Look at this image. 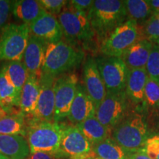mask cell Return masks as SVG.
Wrapping results in <instances>:
<instances>
[{"mask_svg": "<svg viewBox=\"0 0 159 159\" xmlns=\"http://www.w3.org/2000/svg\"><path fill=\"white\" fill-rule=\"evenodd\" d=\"M88 16L94 34L101 38L102 41L128 20L125 1L119 0L94 1Z\"/></svg>", "mask_w": 159, "mask_h": 159, "instance_id": "cell-1", "label": "cell"}, {"mask_svg": "<svg viewBox=\"0 0 159 159\" xmlns=\"http://www.w3.org/2000/svg\"><path fill=\"white\" fill-rule=\"evenodd\" d=\"M28 130L26 136L30 153L46 152L58 156L63 123L27 119Z\"/></svg>", "mask_w": 159, "mask_h": 159, "instance_id": "cell-2", "label": "cell"}, {"mask_svg": "<svg viewBox=\"0 0 159 159\" xmlns=\"http://www.w3.org/2000/svg\"><path fill=\"white\" fill-rule=\"evenodd\" d=\"M84 54L73 45L61 41L48 43L46 49L42 73L57 77L79 66Z\"/></svg>", "mask_w": 159, "mask_h": 159, "instance_id": "cell-3", "label": "cell"}, {"mask_svg": "<svg viewBox=\"0 0 159 159\" xmlns=\"http://www.w3.org/2000/svg\"><path fill=\"white\" fill-rule=\"evenodd\" d=\"M148 136V123L139 113L125 116L112 131V139L130 154L143 148Z\"/></svg>", "mask_w": 159, "mask_h": 159, "instance_id": "cell-4", "label": "cell"}, {"mask_svg": "<svg viewBox=\"0 0 159 159\" xmlns=\"http://www.w3.org/2000/svg\"><path fill=\"white\" fill-rule=\"evenodd\" d=\"M63 36L69 43H89L94 36L88 13L75 9L68 2L63 11L57 15Z\"/></svg>", "mask_w": 159, "mask_h": 159, "instance_id": "cell-5", "label": "cell"}, {"mask_svg": "<svg viewBox=\"0 0 159 159\" xmlns=\"http://www.w3.org/2000/svg\"><path fill=\"white\" fill-rule=\"evenodd\" d=\"M30 35L28 25H5L0 35V61H21Z\"/></svg>", "mask_w": 159, "mask_h": 159, "instance_id": "cell-6", "label": "cell"}, {"mask_svg": "<svg viewBox=\"0 0 159 159\" xmlns=\"http://www.w3.org/2000/svg\"><path fill=\"white\" fill-rule=\"evenodd\" d=\"M140 33L136 21L127 20L102 41L101 52L105 56L122 57L131 46L141 39Z\"/></svg>", "mask_w": 159, "mask_h": 159, "instance_id": "cell-7", "label": "cell"}, {"mask_svg": "<svg viewBox=\"0 0 159 159\" xmlns=\"http://www.w3.org/2000/svg\"><path fill=\"white\" fill-rule=\"evenodd\" d=\"M96 62L107 91H125L129 69L122 57L102 55L97 57Z\"/></svg>", "mask_w": 159, "mask_h": 159, "instance_id": "cell-8", "label": "cell"}, {"mask_svg": "<svg viewBox=\"0 0 159 159\" xmlns=\"http://www.w3.org/2000/svg\"><path fill=\"white\" fill-rule=\"evenodd\" d=\"M128 98L125 91L112 93L107 91L105 98L96 109L95 116L105 127L114 129L128 116Z\"/></svg>", "mask_w": 159, "mask_h": 159, "instance_id": "cell-9", "label": "cell"}, {"mask_svg": "<svg viewBox=\"0 0 159 159\" xmlns=\"http://www.w3.org/2000/svg\"><path fill=\"white\" fill-rule=\"evenodd\" d=\"M78 84V77L75 74H64L56 77L54 122H59L68 117Z\"/></svg>", "mask_w": 159, "mask_h": 159, "instance_id": "cell-10", "label": "cell"}, {"mask_svg": "<svg viewBox=\"0 0 159 159\" xmlns=\"http://www.w3.org/2000/svg\"><path fill=\"white\" fill-rule=\"evenodd\" d=\"M60 150L69 159H86L94 155L91 151V143L74 125L63 124Z\"/></svg>", "mask_w": 159, "mask_h": 159, "instance_id": "cell-11", "label": "cell"}, {"mask_svg": "<svg viewBox=\"0 0 159 159\" xmlns=\"http://www.w3.org/2000/svg\"><path fill=\"white\" fill-rule=\"evenodd\" d=\"M55 79L56 77L42 73L39 79V100L32 118L37 120L54 122Z\"/></svg>", "mask_w": 159, "mask_h": 159, "instance_id": "cell-12", "label": "cell"}, {"mask_svg": "<svg viewBox=\"0 0 159 159\" xmlns=\"http://www.w3.org/2000/svg\"><path fill=\"white\" fill-rule=\"evenodd\" d=\"M83 86L97 109L104 99L107 90L97 67L96 59L93 57H89L83 66Z\"/></svg>", "mask_w": 159, "mask_h": 159, "instance_id": "cell-13", "label": "cell"}, {"mask_svg": "<svg viewBox=\"0 0 159 159\" xmlns=\"http://www.w3.org/2000/svg\"><path fill=\"white\" fill-rule=\"evenodd\" d=\"M29 27L30 34L42 39L47 43L58 42L63 36L57 17L47 11L31 23Z\"/></svg>", "mask_w": 159, "mask_h": 159, "instance_id": "cell-14", "label": "cell"}, {"mask_svg": "<svg viewBox=\"0 0 159 159\" xmlns=\"http://www.w3.org/2000/svg\"><path fill=\"white\" fill-rule=\"evenodd\" d=\"M47 45L48 43L42 39L30 34L23 55V63L29 74L34 75L39 79L42 75Z\"/></svg>", "mask_w": 159, "mask_h": 159, "instance_id": "cell-15", "label": "cell"}, {"mask_svg": "<svg viewBox=\"0 0 159 159\" xmlns=\"http://www.w3.org/2000/svg\"><path fill=\"white\" fill-rule=\"evenodd\" d=\"M95 104L87 94L84 86L78 84L76 95L67 118L73 125H76L85 119L95 116Z\"/></svg>", "mask_w": 159, "mask_h": 159, "instance_id": "cell-16", "label": "cell"}, {"mask_svg": "<svg viewBox=\"0 0 159 159\" xmlns=\"http://www.w3.org/2000/svg\"><path fill=\"white\" fill-rule=\"evenodd\" d=\"M154 43L148 39H139L122 56L129 70L146 67Z\"/></svg>", "mask_w": 159, "mask_h": 159, "instance_id": "cell-17", "label": "cell"}, {"mask_svg": "<svg viewBox=\"0 0 159 159\" xmlns=\"http://www.w3.org/2000/svg\"><path fill=\"white\" fill-rule=\"evenodd\" d=\"M0 153L9 159H26L30 150L25 137L0 134Z\"/></svg>", "mask_w": 159, "mask_h": 159, "instance_id": "cell-18", "label": "cell"}, {"mask_svg": "<svg viewBox=\"0 0 159 159\" xmlns=\"http://www.w3.org/2000/svg\"><path fill=\"white\" fill-rule=\"evenodd\" d=\"M39 91V78L34 75L29 74L20 97L19 108L22 114L33 116L37 107Z\"/></svg>", "mask_w": 159, "mask_h": 159, "instance_id": "cell-19", "label": "cell"}, {"mask_svg": "<svg viewBox=\"0 0 159 159\" xmlns=\"http://www.w3.org/2000/svg\"><path fill=\"white\" fill-rule=\"evenodd\" d=\"M148 78L145 68L129 70L125 92L129 100L134 104L142 102L145 85Z\"/></svg>", "mask_w": 159, "mask_h": 159, "instance_id": "cell-20", "label": "cell"}, {"mask_svg": "<svg viewBox=\"0 0 159 159\" xmlns=\"http://www.w3.org/2000/svg\"><path fill=\"white\" fill-rule=\"evenodd\" d=\"M11 11L14 17L28 25L46 12L39 2L35 0H19L13 2Z\"/></svg>", "mask_w": 159, "mask_h": 159, "instance_id": "cell-21", "label": "cell"}, {"mask_svg": "<svg viewBox=\"0 0 159 159\" xmlns=\"http://www.w3.org/2000/svg\"><path fill=\"white\" fill-rule=\"evenodd\" d=\"M76 126L91 145L110 139L112 136V129L101 124L95 116L85 119L76 125Z\"/></svg>", "mask_w": 159, "mask_h": 159, "instance_id": "cell-22", "label": "cell"}, {"mask_svg": "<svg viewBox=\"0 0 159 159\" xmlns=\"http://www.w3.org/2000/svg\"><path fill=\"white\" fill-rule=\"evenodd\" d=\"M28 130L27 119L21 111L0 117V134L20 136L26 139Z\"/></svg>", "mask_w": 159, "mask_h": 159, "instance_id": "cell-23", "label": "cell"}, {"mask_svg": "<svg viewBox=\"0 0 159 159\" xmlns=\"http://www.w3.org/2000/svg\"><path fill=\"white\" fill-rule=\"evenodd\" d=\"M20 95L11 80L0 70V101L3 111L7 114H13V108H19Z\"/></svg>", "mask_w": 159, "mask_h": 159, "instance_id": "cell-24", "label": "cell"}, {"mask_svg": "<svg viewBox=\"0 0 159 159\" xmlns=\"http://www.w3.org/2000/svg\"><path fill=\"white\" fill-rule=\"evenodd\" d=\"M91 151L102 159H129L130 156L111 138L91 145Z\"/></svg>", "mask_w": 159, "mask_h": 159, "instance_id": "cell-25", "label": "cell"}, {"mask_svg": "<svg viewBox=\"0 0 159 159\" xmlns=\"http://www.w3.org/2000/svg\"><path fill=\"white\" fill-rule=\"evenodd\" d=\"M128 19L136 21L139 26L146 22L153 15L148 1L146 0H128L125 1Z\"/></svg>", "mask_w": 159, "mask_h": 159, "instance_id": "cell-26", "label": "cell"}, {"mask_svg": "<svg viewBox=\"0 0 159 159\" xmlns=\"http://www.w3.org/2000/svg\"><path fill=\"white\" fill-rule=\"evenodd\" d=\"M1 70L7 75L18 93L21 95L24 85L29 76L25 64L21 61H10L3 66Z\"/></svg>", "mask_w": 159, "mask_h": 159, "instance_id": "cell-27", "label": "cell"}, {"mask_svg": "<svg viewBox=\"0 0 159 159\" xmlns=\"http://www.w3.org/2000/svg\"><path fill=\"white\" fill-rule=\"evenodd\" d=\"M142 105V108L145 111L159 109V85L150 78L145 85Z\"/></svg>", "mask_w": 159, "mask_h": 159, "instance_id": "cell-28", "label": "cell"}, {"mask_svg": "<svg viewBox=\"0 0 159 159\" xmlns=\"http://www.w3.org/2000/svg\"><path fill=\"white\" fill-rule=\"evenodd\" d=\"M148 77L159 85V43H154L146 67Z\"/></svg>", "mask_w": 159, "mask_h": 159, "instance_id": "cell-29", "label": "cell"}, {"mask_svg": "<svg viewBox=\"0 0 159 159\" xmlns=\"http://www.w3.org/2000/svg\"><path fill=\"white\" fill-rule=\"evenodd\" d=\"M143 39H148L153 43H159V19L152 15L142 25Z\"/></svg>", "mask_w": 159, "mask_h": 159, "instance_id": "cell-30", "label": "cell"}, {"mask_svg": "<svg viewBox=\"0 0 159 159\" xmlns=\"http://www.w3.org/2000/svg\"><path fill=\"white\" fill-rule=\"evenodd\" d=\"M39 3L47 13L52 15H58L68 4L65 0H39Z\"/></svg>", "mask_w": 159, "mask_h": 159, "instance_id": "cell-31", "label": "cell"}, {"mask_svg": "<svg viewBox=\"0 0 159 159\" xmlns=\"http://www.w3.org/2000/svg\"><path fill=\"white\" fill-rule=\"evenodd\" d=\"M142 150L152 159H159V135L149 137Z\"/></svg>", "mask_w": 159, "mask_h": 159, "instance_id": "cell-32", "label": "cell"}, {"mask_svg": "<svg viewBox=\"0 0 159 159\" xmlns=\"http://www.w3.org/2000/svg\"><path fill=\"white\" fill-rule=\"evenodd\" d=\"M12 4V1L0 0V29H3L8 19L10 12L11 11Z\"/></svg>", "mask_w": 159, "mask_h": 159, "instance_id": "cell-33", "label": "cell"}, {"mask_svg": "<svg viewBox=\"0 0 159 159\" xmlns=\"http://www.w3.org/2000/svg\"><path fill=\"white\" fill-rule=\"evenodd\" d=\"M92 0H71L69 1L70 5L77 11L85 12L88 13L89 10L93 5Z\"/></svg>", "mask_w": 159, "mask_h": 159, "instance_id": "cell-34", "label": "cell"}, {"mask_svg": "<svg viewBox=\"0 0 159 159\" xmlns=\"http://www.w3.org/2000/svg\"><path fill=\"white\" fill-rule=\"evenodd\" d=\"M26 159H58L55 154L46 152H36L30 153Z\"/></svg>", "mask_w": 159, "mask_h": 159, "instance_id": "cell-35", "label": "cell"}, {"mask_svg": "<svg viewBox=\"0 0 159 159\" xmlns=\"http://www.w3.org/2000/svg\"><path fill=\"white\" fill-rule=\"evenodd\" d=\"M129 159H152L150 157H149L148 155L144 152V151L141 149L140 150L137 151L134 153H131Z\"/></svg>", "mask_w": 159, "mask_h": 159, "instance_id": "cell-36", "label": "cell"}, {"mask_svg": "<svg viewBox=\"0 0 159 159\" xmlns=\"http://www.w3.org/2000/svg\"><path fill=\"white\" fill-rule=\"evenodd\" d=\"M148 3L153 11V13L159 12V0H150L148 1Z\"/></svg>", "mask_w": 159, "mask_h": 159, "instance_id": "cell-37", "label": "cell"}, {"mask_svg": "<svg viewBox=\"0 0 159 159\" xmlns=\"http://www.w3.org/2000/svg\"><path fill=\"white\" fill-rule=\"evenodd\" d=\"M5 115H7V114H6L5 111H3L2 108L1 101H0V117H2V116H5Z\"/></svg>", "mask_w": 159, "mask_h": 159, "instance_id": "cell-38", "label": "cell"}, {"mask_svg": "<svg viewBox=\"0 0 159 159\" xmlns=\"http://www.w3.org/2000/svg\"><path fill=\"white\" fill-rule=\"evenodd\" d=\"M86 159H102V158H99V157H97L96 156H95V155H93V156L89 157V158H86Z\"/></svg>", "mask_w": 159, "mask_h": 159, "instance_id": "cell-39", "label": "cell"}, {"mask_svg": "<svg viewBox=\"0 0 159 159\" xmlns=\"http://www.w3.org/2000/svg\"><path fill=\"white\" fill-rule=\"evenodd\" d=\"M0 159H9L7 157H6L5 156H4L2 153H0Z\"/></svg>", "mask_w": 159, "mask_h": 159, "instance_id": "cell-40", "label": "cell"}, {"mask_svg": "<svg viewBox=\"0 0 159 159\" xmlns=\"http://www.w3.org/2000/svg\"><path fill=\"white\" fill-rule=\"evenodd\" d=\"M153 15H155L156 17H158L159 19V12H157V13H154Z\"/></svg>", "mask_w": 159, "mask_h": 159, "instance_id": "cell-41", "label": "cell"}]
</instances>
